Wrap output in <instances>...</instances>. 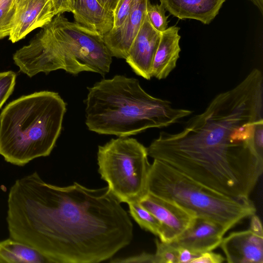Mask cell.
I'll list each match as a JSON object with an SVG mask.
<instances>
[{"instance_id":"cell-21","label":"cell","mask_w":263,"mask_h":263,"mask_svg":"<svg viewBox=\"0 0 263 263\" xmlns=\"http://www.w3.org/2000/svg\"><path fill=\"white\" fill-rule=\"evenodd\" d=\"M156 250L154 255L155 263H178L177 248L171 243H166L155 239Z\"/></svg>"},{"instance_id":"cell-30","label":"cell","mask_w":263,"mask_h":263,"mask_svg":"<svg viewBox=\"0 0 263 263\" xmlns=\"http://www.w3.org/2000/svg\"><path fill=\"white\" fill-rule=\"evenodd\" d=\"M255 5L259 9L260 13L263 14V0H248Z\"/></svg>"},{"instance_id":"cell-19","label":"cell","mask_w":263,"mask_h":263,"mask_svg":"<svg viewBox=\"0 0 263 263\" xmlns=\"http://www.w3.org/2000/svg\"><path fill=\"white\" fill-rule=\"evenodd\" d=\"M16 0H0V40L9 36L13 26Z\"/></svg>"},{"instance_id":"cell-16","label":"cell","mask_w":263,"mask_h":263,"mask_svg":"<svg viewBox=\"0 0 263 263\" xmlns=\"http://www.w3.org/2000/svg\"><path fill=\"white\" fill-rule=\"evenodd\" d=\"M180 28L171 26L161 32L159 44L155 53L152 77L158 80L165 79L176 66L181 48L179 46Z\"/></svg>"},{"instance_id":"cell-24","label":"cell","mask_w":263,"mask_h":263,"mask_svg":"<svg viewBox=\"0 0 263 263\" xmlns=\"http://www.w3.org/2000/svg\"><path fill=\"white\" fill-rule=\"evenodd\" d=\"M224 260L223 256L212 251L201 254L195 258L192 263H221Z\"/></svg>"},{"instance_id":"cell-4","label":"cell","mask_w":263,"mask_h":263,"mask_svg":"<svg viewBox=\"0 0 263 263\" xmlns=\"http://www.w3.org/2000/svg\"><path fill=\"white\" fill-rule=\"evenodd\" d=\"M112 57L102 35L58 14L13 54V60L30 78L59 69L104 76L110 70Z\"/></svg>"},{"instance_id":"cell-1","label":"cell","mask_w":263,"mask_h":263,"mask_svg":"<svg viewBox=\"0 0 263 263\" xmlns=\"http://www.w3.org/2000/svg\"><path fill=\"white\" fill-rule=\"evenodd\" d=\"M6 220L10 237L56 263H97L111 258L133 238L127 212L107 186L77 182L59 186L35 172L10 189Z\"/></svg>"},{"instance_id":"cell-18","label":"cell","mask_w":263,"mask_h":263,"mask_svg":"<svg viewBox=\"0 0 263 263\" xmlns=\"http://www.w3.org/2000/svg\"><path fill=\"white\" fill-rule=\"evenodd\" d=\"M131 216L140 227L158 236L160 223L156 217L139 202L128 204Z\"/></svg>"},{"instance_id":"cell-12","label":"cell","mask_w":263,"mask_h":263,"mask_svg":"<svg viewBox=\"0 0 263 263\" xmlns=\"http://www.w3.org/2000/svg\"><path fill=\"white\" fill-rule=\"evenodd\" d=\"M149 0H137L122 24L103 36L112 57L126 59L131 44L147 15Z\"/></svg>"},{"instance_id":"cell-13","label":"cell","mask_w":263,"mask_h":263,"mask_svg":"<svg viewBox=\"0 0 263 263\" xmlns=\"http://www.w3.org/2000/svg\"><path fill=\"white\" fill-rule=\"evenodd\" d=\"M220 246L229 263H263V237L250 229L232 232Z\"/></svg>"},{"instance_id":"cell-26","label":"cell","mask_w":263,"mask_h":263,"mask_svg":"<svg viewBox=\"0 0 263 263\" xmlns=\"http://www.w3.org/2000/svg\"><path fill=\"white\" fill-rule=\"evenodd\" d=\"M178 249V263H192V261L199 255L194 253L190 250L181 247H176Z\"/></svg>"},{"instance_id":"cell-28","label":"cell","mask_w":263,"mask_h":263,"mask_svg":"<svg viewBox=\"0 0 263 263\" xmlns=\"http://www.w3.org/2000/svg\"><path fill=\"white\" fill-rule=\"evenodd\" d=\"M251 217L249 229L254 234L263 237V229L260 218L255 214Z\"/></svg>"},{"instance_id":"cell-14","label":"cell","mask_w":263,"mask_h":263,"mask_svg":"<svg viewBox=\"0 0 263 263\" xmlns=\"http://www.w3.org/2000/svg\"><path fill=\"white\" fill-rule=\"evenodd\" d=\"M74 22L103 36L114 26V13L98 0H69Z\"/></svg>"},{"instance_id":"cell-10","label":"cell","mask_w":263,"mask_h":263,"mask_svg":"<svg viewBox=\"0 0 263 263\" xmlns=\"http://www.w3.org/2000/svg\"><path fill=\"white\" fill-rule=\"evenodd\" d=\"M228 231L216 221L196 216L191 226L170 243L175 247L185 248L200 255L220 246L223 236Z\"/></svg>"},{"instance_id":"cell-8","label":"cell","mask_w":263,"mask_h":263,"mask_svg":"<svg viewBox=\"0 0 263 263\" xmlns=\"http://www.w3.org/2000/svg\"><path fill=\"white\" fill-rule=\"evenodd\" d=\"M160 223V240L170 243L181 235L194 222L195 214L175 201L147 192L139 201Z\"/></svg>"},{"instance_id":"cell-3","label":"cell","mask_w":263,"mask_h":263,"mask_svg":"<svg viewBox=\"0 0 263 263\" xmlns=\"http://www.w3.org/2000/svg\"><path fill=\"white\" fill-rule=\"evenodd\" d=\"M85 104V124L89 130L119 137L167 127L192 113L150 95L138 79L119 74L88 88Z\"/></svg>"},{"instance_id":"cell-23","label":"cell","mask_w":263,"mask_h":263,"mask_svg":"<svg viewBox=\"0 0 263 263\" xmlns=\"http://www.w3.org/2000/svg\"><path fill=\"white\" fill-rule=\"evenodd\" d=\"M137 0H120L114 12L112 28L120 26L124 22Z\"/></svg>"},{"instance_id":"cell-29","label":"cell","mask_w":263,"mask_h":263,"mask_svg":"<svg viewBox=\"0 0 263 263\" xmlns=\"http://www.w3.org/2000/svg\"><path fill=\"white\" fill-rule=\"evenodd\" d=\"M98 1L103 8L114 13L120 0H98Z\"/></svg>"},{"instance_id":"cell-11","label":"cell","mask_w":263,"mask_h":263,"mask_svg":"<svg viewBox=\"0 0 263 263\" xmlns=\"http://www.w3.org/2000/svg\"><path fill=\"white\" fill-rule=\"evenodd\" d=\"M161 35V32L153 27L146 15L125 59L136 74L147 80L152 77L153 60Z\"/></svg>"},{"instance_id":"cell-27","label":"cell","mask_w":263,"mask_h":263,"mask_svg":"<svg viewBox=\"0 0 263 263\" xmlns=\"http://www.w3.org/2000/svg\"><path fill=\"white\" fill-rule=\"evenodd\" d=\"M55 15L65 12H72L69 0H52Z\"/></svg>"},{"instance_id":"cell-6","label":"cell","mask_w":263,"mask_h":263,"mask_svg":"<svg viewBox=\"0 0 263 263\" xmlns=\"http://www.w3.org/2000/svg\"><path fill=\"white\" fill-rule=\"evenodd\" d=\"M147 190L152 194L175 201L196 216L216 221L228 231L256 211L249 198L226 195L156 159L151 164Z\"/></svg>"},{"instance_id":"cell-20","label":"cell","mask_w":263,"mask_h":263,"mask_svg":"<svg viewBox=\"0 0 263 263\" xmlns=\"http://www.w3.org/2000/svg\"><path fill=\"white\" fill-rule=\"evenodd\" d=\"M162 5H153L148 1L147 5V16L153 26L158 31L162 32L167 28L168 16Z\"/></svg>"},{"instance_id":"cell-22","label":"cell","mask_w":263,"mask_h":263,"mask_svg":"<svg viewBox=\"0 0 263 263\" xmlns=\"http://www.w3.org/2000/svg\"><path fill=\"white\" fill-rule=\"evenodd\" d=\"M16 73L12 71L0 72V109L13 93Z\"/></svg>"},{"instance_id":"cell-2","label":"cell","mask_w":263,"mask_h":263,"mask_svg":"<svg viewBox=\"0 0 263 263\" xmlns=\"http://www.w3.org/2000/svg\"><path fill=\"white\" fill-rule=\"evenodd\" d=\"M178 171L216 191H226L263 171V76L253 69L216 96L179 132H161L148 147Z\"/></svg>"},{"instance_id":"cell-7","label":"cell","mask_w":263,"mask_h":263,"mask_svg":"<svg viewBox=\"0 0 263 263\" xmlns=\"http://www.w3.org/2000/svg\"><path fill=\"white\" fill-rule=\"evenodd\" d=\"M147 148L128 137L112 139L98 147V171L120 202H139L147 193L151 164Z\"/></svg>"},{"instance_id":"cell-25","label":"cell","mask_w":263,"mask_h":263,"mask_svg":"<svg viewBox=\"0 0 263 263\" xmlns=\"http://www.w3.org/2000/svg\"><path fill=\"white\" fill-rule=\"evenodd\" d=\"M112 262H152L155 263L154 255L152 254H148L143 253L141 254L129 257L126 258L117 260H112Z\"/></svg>"},{"instance_id":"cell-15","label":"cell","mask_w":263,"mask_h":263,"mask_svg":"<svg viewBox=\"0 0 263 263\" xmlns=\"http://www.w3.org/2000/svg\"><path fill=\"white\" fill-rule=\"evenodd\" d=\"M226 0H160L170 14L181 19H194L209 24Z\"/></svg>"},{"instance_id":"cell-9","label":"cell","mask_w":263,"mask_h":263,"mask_svg":"<svg viewBox=\"0 0 263 263\" xmlns=\"http://www.w3.org/2000/svg\"><path fill=\"white\" fill-rule=\"evenodd\" d=\"M55 15L52 0H16L13 26L9 35L13 43L49 23Z\"/></svg>"},{"instance_id":"cell-17","label":"cell","mask_w":263,"mask_h":263,"mask_svg":"<svg viewBox=\"0 0 263 263\" xmlns=\"http://www.w3.org/2000/svg\"><path fill=\"white\" fill-rule=\"evenodd\" d=\"M0 263H50L39 251L9 238L0 241Z\"/></svg>"},{"instance_id":"cell-5","label":"cell","mask_w":263,"mask_h":263,"mask_svg":"<svg viewBox=\"0 0 263 263\" xmlns=\"http://www.w3.org/2000/svg\"><path fill=\"white\" fill-rule=\"evenodd\" d=\"M66 111L64 100L51 91L35 92L10 102L0 114V155L20 166L49 156Z\"/></svg>"}]
</instances>
